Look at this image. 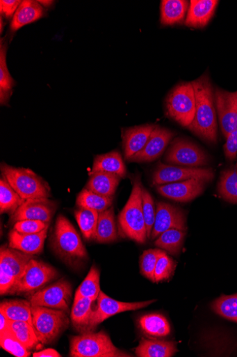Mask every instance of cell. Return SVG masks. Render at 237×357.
<instances>
[{
  "mask_svg": "<svg viewBox=\"0 0 237 357\" xmlns=\"http://www.w3.org/2000/svg\"><path fill=\"white\" fill-rule=\"evenodd\" d=\"M191 83L195 93L196 109L194 119L188 128L202 139L215 144L218 140V114L210 77L204 75Z\"/></svg>",
  "mask_w": 237,
  "mask_h": 357,
  "instance_id": "cell-1",
  "label": "cell"
},
{
  "mask_svg": "<svg viewBox=\"0 0 237 357\" xmlns=\"http://www.w3.org/2000/svg\"><path fill=\"white\" fill-rule=\"evenodd\" d=\"M51 247L66 264L78 265L88 259V252L72 222L60 215L56 219L51 237Z\"/></svg>",
  "mask_w": 237,
  "mask_h": 357,
  "instance_id": "cell-2",
  "label": "cell"
},
{
  "mask_svg": "<svg viewBox=\"0 0 237 357\" xmlns=\"http://www.w3.org/2000/svg\"><path fill=\"white\" fill-rule=\"evenodd\" d=\"M142 189L140 178H135L130 197L118 218L122 237L142 244L148 239L143 213Z\"/></svg>",
  "mask_w": 237,
  "mask_h": 357,
  "instance_id": "cell-3",
  "label": "cell"
},
{
  "mask_svg": "<svg viewBox=\"0 0 237 357\" xmlns=\"http://www.w3.org/2000/svg\"><path fill=\"white\" fill-rule=\"evenodd\" d=\"M1 172L2 176L24 201L49 199L51 197L49 184L31 169L3 164Z\"/></svg>",
  "mask_w": 237,
  "mask_h": 357,
  "instance_id": "cell-4",
  "label": "cell"
},
{
  "mask_svg": "<svg viewBox=\"0 0 237 357\" xmlns=\"http://www.w3.org/2000/svg\"><path fill=\"white\" fill-rule=\"evenodd\" d=\"M31 313L33 328L44 344L55 342L70 326L69 314L63 310L31 306Z\"/></svg>",
  "mask_w": 237,
  "mask_h": 357,
  "instance_id": "cell-5",
  "label": "cell"
},
{
  "mask_svg": "<svg viewBox=\"0 0 237 357\" xmlns=\"http://www.w3.org/2000/svg\"><path fill=\"white\" fill-rule=\"evenodd\" d=\"M70 356L73 357L131 356L117 349L105 332L87 333L72 337Z\"/></svg>",
  "mask_w": 237,
  "mask_h": 357,
  "instance_id": "cell-6",
  "label": "cell"
},
{
  "mask_svg": "<svg viewBox=\"0 0 237 357\" xmlns=\"http://www.w3.org/2000/svg\"><path fill=\"white\" fill-rule=\"evenodd\" d=\"M166 109L169 116L183 127L192 123L196 109L195 93L191 82L177 85L167 97Z\"/></svg>",
  "mask_w": 237,
  "mask_h": 357,
  "instance_id": "cell-7",
  "label": "cell"
},
{
  "mask_svg": "<svg viewBox=\"0 0 237 357\" xmlns=\"http://www.w3.org/2000/svg\"><path fill=\"white\" fill-rule=\"evenodd\" d=\"M58 271L51 266L31 259L23 273L10 291V295L33 293L58 277Z\"/></svg>",
  "mask_w": 237,
  "mask_h": 357,
  "instance_id": "cell-8",
  "label": "cell"
},
{
  "mask_svg": "<svg viewBox=\"0 0 237 357\" xmlns=\"http://www.w3.org/2000/svg\"><path fill=\"white\" fill-rule=\"evenodd\" d=\"M72 298V284L62 279L36 291L31 296L29 302L31 306L61 310L69 314Z\"/></svg>",
  "mask_w": 237,
  "mask_h": 357,
  "instance_id": "cell-9",
  "label": "cell"
},
{
  "mask_svg": "<svg viewBox=\"0 0 237 357\" xmlns=\"http://www.w3.org/2000/svg\"><path fill=\"white\" fill-rule=\"evenodd\" d=\"M165 160L169 165L191 168L206 166L209 164V155L197 146L184 139L173 141L166 152Z\"/></svg>",
  "mask_w": 237,
  "mask_h": 357,
  "instance_id": "cell-10",
  "label": "cell"
},
{
  "mask_svg": "<svg viewBox=\"0 0 237 357\" xmlns=\"http://www.w3.org/2000/svg\"><path fill=\"white\" fill-rule=\"evenodd\" d=\"M214 176L215 172L212 169L181 167L159 163L154 173L153 185H160L189 179H200L210 183Z\"/></svg>",
  "mask_w": 237,
  "mask_h": 357,
  "instance_id": "cell-11",
  "label": "cell"
},
{
  "mask_svg": "<svg viewBox=\"0 0 237 357\" xmlns=\"http://www.w3.org/2000/svg\"><path fill=\"white\" fill-rule=\"evenodd\" d=\"M97 301V307L93 311L88 333L94 331L99 324L112 316L145 308L156 302V300L140 303H122L108 297L103 291H100Z\"/></svg>",
  "mask_w": 237,
  "mask_h": 357,
  "instance_id": "cell-12",
  "label": "cell"
},
{
  "mask_svg": "<svg viewBox=\"0 0 237 357\" xmlns=\"http://www.w3.org/2000/svg\"><path fill=\"white\" fill-rule=\"evenodd\" d=\"M215 102L221 131L227 138L229 134L237 131V91L229 92L217 88Z\"/></svg>",
  "mask_w": 237,
  "mask_h": 357,
  "instance_id": "cell-13",
  "label": "cell"
},
{
  "mask_svg": "<svg viewBox=\"0 0 237 357\" xmlns=\"http://www.w3.org/2000/svg\"><path fill=\"white\" fill-rule=\"evenodd\" d=\"M170 229L187 231L185 213L177 206L159 202L156 206V219L151 239H157L161 234Z\"/></svg>",
  "mask_w": 237,
  "mask_h": 357,
  "instance_id": "cell-14",
  "label": "cell"
},
{
  "mask_svg": "<svg viewBox=\"0 0 237 357\" xmlns=\"http://www.w3.org/2000/svg\"><path fill=\"white\" fill-rule=\"evenodd\" d=\"M208 183L200 179H189L180 182L157 185L161 196L178 202H189L204 191Z\"/></svg>",
  "mask_w": 237,
  "mask_h": 357,
  "instance_id": "cell-15",
  "label": "cell"
},
{
  "mask_svg": "<svg viewBox=\"0 0 237 357\" xmlns=\"http://www.w3.org/2000/svg\"><path fill=\"white\" fill-rule=\"evenodd\" d=\"M56 211V203L49 199H29L11 215L10 221L15 223L24 220H33L50 223Z\"/></svg>",
  "mask_w": 237,
  "mask_h": 357,
  "instance_id": "cell-16",
  "label": "cell"
},
{
  "mask_svg": "<svg viewBox=\"0 0 237 357\" xmlns=\"http://www.w3.org/2000/svg\"><path fill=\"white\" fill-rule=\"evenodd\" d=\"M174 135L170 130L156 126L144 149L129 160L138 163L155 160L163 153Z\"/></svg>",
  "mask_w": 237,
  "mask_h": 357,
  "instance_id": "cell-17",
  "label": "cell"
},
{
  "mask_svg": "<svg viewBox=\"0 0 237 357\" xmlns=\"http://www.w3.org/2000/svg\"><path fill=\"white\" fill-rule=\"evenodd\" d=\"M156 126L144 125L125 129L123 132L124 157L129 160L142 151L149 141Z\"/></svg>",
  "mask_w": 237,
  "mask_h": 357,
  "instance_id": "cell-18",
  "label": "cell"
},
{
  "mask_svg": "<svg viewBox=\"0 0 237 357\" xmlns=\"http://www.w3.org/2000/svg\"><path fill=\"white\" fill-rule=\"evenodd\" d=\"M218 3L217 0H191L186 25L195 28L206 26L213 17Z\"/></svg>",
  "mask_w": 237,
  "mask_h": 357,
  "instance_id": "cell-19",
  "label": "cell"
},
{
  "mask_svg": "<svg viewBox=\"0 0 237 357\" xmlns=\"http://www.w3.org/2000/svg\"><path fill=\"white\" fill-rule=\"evenodd\" d=\"M48 229L35 234H20L13 229L9 234V247L31 255L40 254L44 249Z\"/></svg>",
  "mask_w": 237,
  "mask_h": 357,
  "instance_id": "cell-20",
  "label": "cell"
},
{
  "mask_svg": "<svg viewBox=\"0 0 237 357\" xmlns=\"http://www.w3.org/2000/svg\"><path fill=\"white\" fill-rule=\"evenodd\" d=\"M177 342L142 338L135 354L139 357H171L177 351Z\"/></svg>",
  "mask_w": 237,
  "mask_h": 357,
  "instance_id": "cell-21",
  "label": "cell"
},
{
  "mask_svg": "<svg viewBox=\"0 0 237 357\" xmlns=\"http://www.w3.org/2000/svg\"><path fill=\"white\" fill-rule=\"evenodd\" d=\"M45 13L44 8L40 2L24 0L13 18L10 29L15 32L24 26L42 18Z\"/></svg>",
  "mask_w": 237,
  "mask_h": 357,
  "instance_id": "cell-22",
  "label": "cell"
},
{
  "mask_svg": "<svg viewBox=\"0 0 237 357\" xmlns=\"http://www.w3.org/2000/svg\"><path fill=\"white\" fill-rule=\"evenodd\" d=\"M90 176L85 188L108 197L114 196L122 178L116 174L106 172L90 173Z\"/></svg>",
  "mask_w": 237,
  "mask_h": 357,
  "instance_id": "cell-23",
  "label": "cell"
},
{
  "mask_svg": "<svg viewBox=\"0 0 237 357\" xmlns=\"http://www.w3.org/2000/svg\"><path fill=\"white\" fill-rule=\"evenodd\" d=\"M95 172L113 174L124 178L126 170L121 154L118 151H113L95 157L91 173Z\"/></svg>",
  "mask_w": 237,
  "mask_h": 357,
  "instance_id": "cell-24",
  "label": "cell"
},
{
  "mask_svg": "<svg viewBox=\"0 0 237 357\" xmlns=\"http://www.w3.org/2000/svg\"><path fill=\"white\" fill-rule=\"evenodd\" d=\"M189 8L185 0H164L161 6V23L163 25H174L182 23Z\"/></svg>",
  "mask_w": 237,
  "mask_h": 357,
  "instance_id": "cell-25",
  "label": "cell"
},
{
  "mask_svg": "<svg viewBox=\"0 0 237 357\" xmlns=\"http://www.w3.org/2000/svg\"><path fill=\"white\" fill-rule=\"evenodd\" d=\"M118 238L114 208L111 207L99 213L95 241L101 243L115 241Z\"/></svg>",
  "mask_w": 237,
  "mask_h": 357,
  "instance_id": "cell-26",
  "label": "cell"
},
{
  "mask_svg": "<svg viewBox=\"0 0 237 357\" xmlns=\"http://www.w3.org/2000/svg\"><path fill=\"white\" fill-rule=\"evenodd\" d=\"M93 303L90 298H81L74 302L71 319L75 329L81 334L88 333L94 311L92 308Z\"/></svg>",
  "mask_w": 237,
  "mask_h": 357,
  "instance_id": "cell-27",
  "label": "cell"
},
{
  "mask_svg": "<svg viewBox=\"0 0 237 357\" xmlns=\"http://www.w3.org/2000/svg\"><path fill=\"white\" fill-rule=\"evenodd\" d=\"M141 330L148 336L165 337L171 333L170 324L160 314H149L139 319Z\"/></svg>",
  "mask_w": 237,
  "mask_h": 357,
  "instance_id": "cell-28",
  "label": "cell"
},
{
  "mask_svg": "<svg viewBox=\"0 0 237 357\" xmlns=\"http://www.w3.org/2000/svg\"><path fill=\"white\" fill-rule=\"evenodd\" d=\"M33 255L22 252L10 247L2 246L0 250V263H3L10 267L17 281L25 270Z\"/></svg>",
  "mask_w": 237,
  "mask_h": 357,
  "instance_id": "cell-29",
  "label": "cell"
},
{
  "mask_svg": "<svg viewBox=\"0 0 237 357\" xmlns=\"http://www.w3.org/2000/svg\"><path fill=\"white\" fill-rule=\"evenodd\" d=\"M0 312L11 321H26L32 326L31 304L28 301L22 300L3 301L0 305Z\"/></svg>",
  "mask_w": 237,
  "mask_h": 357,
  "instance_id": "cell-30",
  "label": "cell"
},
{
  "mask_svg": "<svg viewBox=\"0 0 237 357\" xmlns=\"http://www.w3.org/2000/svg\"><path fill=\"white\" fill-rule=\"evenodd\" d=\"M0 102L6 105L12 95L13 89L16 85L7 66V45L1 43L0 47Z\"/></svg>",
  "mask_w": 237,
  "mask_h": 357,
  "instance_id": "cell-31",
  "label": "cell"
},
{
  "mask_svg": "<svg viewBox=\"0 0 237 357\" xmlns=\"http://www.w3.org/2000/svg\"><path fill=\"white\" fill-rule=\"evenodd\" d=\"M113 197L101 196L87 188L79 195L76 204L79 208H85L101 213L112 207Z\"/></svg>",
  "mask_w": 237,
  "mask_h": 357,
  "instance_id": "cell-32",
  "label": "cell"
},
{
  "mask_svg": "<svg viewBox=\"0 0 237 357\" xmlns=\"http://www.w3.org/2000/svg\"><path fill=\"white\" fill-rule=\"evenodd\" d=\"M25 201L2 176L0 180V213L13 215Z\"/></svg>",
  "mask_w": 237,
  "mask_h": 357,
  "instance_id": "cell-33",
  "label": "cell"
},
{
  "mask_svg": "<svg viewBox=\"0 0 237 357\" xmlns=\"http://www.w3.org/2000/svg\"><path fill=\"white\" fill-rule=\"evenodd\" d=\"M99 270L92 266L88 275L76 291L74 301L81 298H90L94 302L100 293Z\"/></svg>",
  "mask_w": 237,
  "mask_h": 357,
  "instance_id": "cell-34",
  "label": "cell"
},
{
  "mask_svg": "<svg viewBox=\"0 0 237 357\" xmlns=\"http://www.w3.org/2000/svg\"><path fill=\"white\" fill-rule=\"evenodd\" d=\"M75 217L81 231L88 241H95L99 213L88 208H79Z\"/></svg>",
  "mask_w": 237,
  "mask_h": 357,
  "instance_id": "cell-35",
  "label": "cell"
},
{
  "mask_svg": "<svg viewBox=\"0 0 237 357\" xmlns=\"http://www.w3.org/2000/svg\"><path fill=\"white\" fill-rule=\"evenodd\" d=\"M186 231L179 229H170L159 236L155 241V245L173 255H179L183 248Z\"/></svg>",
  "mask_w": 237,
  "mask_h": 357,
  "instance_id": "cell-36",
  "label": "cell"
},
{
  "mask_svg": "<svg viewBox=\"0 0 237 357\" xmlns=\"http://www.w3.org/2000/svg\"><path fill=\"white\" fill-rule=\"evenodd\" d=\"M220 196L226 202L237 204V170L227 169L222 173L219 183Z\"/></svg>",
  "mask_w": 237,
  "mask_h": 357,
  "instance_id": "cell-37",
  "label": "cell"
},
{
  "mask_svg": "<svg viewBox=\"0 0 237 357\" xmlns=\"http://www.w3.org/2000/svg\"><path fill=\"white\" fill-rule=\"evenodd\" d=\"M10 328L19 342L28 350L35 348L40 342L31 324L23 321H11Z\"/></svg>",
  "mask_w": 237,
  "mask_h": 357,
  "instance_id": "cell-38",
  "label": "cell"
},
{
  "mask_svg": "<svg viewBox=\"0 0 237 357\" xmlns=\"http://www.w3.org/2000/svg\"><path fill=\"white\" fill-rule=\"evenodd\" d=\"M212 309L222 317L237 323V294L222 296L213 302Z\"/></svg>",
  "mask_w": 237,
  "mask_h": 357,
  "instance_id": "cell-39",
  "label": "cell"
},
{
  "mask_svg": "<svg viewBox=\"0 0 237 357\" xmlns=\"http://www.w3.org/2000/svg\"><path fill=\"white\" fill-rule=\"evenodd\" d=\"M177 264L174 259L163 252L158 259L155 268V282L158 283L170 280L174 275Z\"/></svg>",
  "mask_w": 237,
  "mask_h": 357,
  "instance_id": "cell-40",
  "label": "cell"
},
{
  "mask_svg": "<svg viewBox=\"0 0 237 357\" xmlns=\"http://www.w3.org/2000/svg\"><path fill=\"white\" fill-rule=\"evenodd\" d=\"M0 346L16 357H28L31 352L15 337L11 328L0 334Z\"/></svg>",
  "mask_w": 237,
  "mask_h": 357,
  "instance_id": "cell-41",
  "label": "cell"
},
{
  "mask_svg": "<svg viewBox=\"0 0 237 357\" xmlns=\"http://www.w3.org/2000/svg\"><path fill=\"white\" fill-rule=\"evenodd\" d=\"M163 252L158 249H150L145 251L140 257V272L152 282H155V268L158 259Z\"/></svg>",
  "mask_w": 237,
  "mask_h": 357,
  "instance_id": "cell-42",
  "label": "cell"
},
{
  "mask_svg": "<svg viewBox=\"0 0 237 357\" xmlns=\"http://www.w3.org/2000/svg\"><path fill=\"white\" fill-rule=\"evenodd\" d=\"M142 206L147 238L151 239L156 211L155 210L154 202L151 194L145 188L142 189Z\"/></svg>",
  "mask_w": 237,
  "mask_h": 357,
  "instance_id": "cell-43",
  "label": "cell"
},
{
  "mask_svg": "<svg viewBox=\"0 0 237 357\" xmlns=\"http://www.w3.org/2000/svg\"><path fill=\"white\" fill-rule=\"evenodd\" d=\"M49 223L33 220H24L15 223L14 229L20 234H35L48 229Z\"/></svg>",
  "mask_w": 237,
  "mask_h": 357,
  "instance_id": "cell-44",
  "label": "cell"
},
{
  "mask_svg": "<svg viewBox=\"0 0 237 357\" xmlns=\"http://www.w3.org/2000/svg\"><path fill=\"white\" fill-rule=\"evenodd\" d=\"M227 142L224 146L226 158L233 161L237 155V131L233 132L227 137Z\"/></svg>",
  "mask_w": 237,
  "mask_h": 357,
  "instance_id": "cell-45",
  "label": "cell"
},
{
  "mask_svg": "<svg viewBox=\"0 0 237 357\" xmlns=\"http://www.w3.org/2000/svg\"><path fill=\"white\" fill-rule=\"evenodd\" d=\"M22 1L19 0H1L0 1V13L7 19L14 17L16 11Z\"/></svg>",
  "mask_w": 237,
  "mask_h": 357,
  "instance_id": "cell-46",
  "label": "cell"
},
{
  "mask_svg": "<svg viewBox=\"0 0 237 357\" xmlns=\"http://www.w3.org/2000/svg\"><path fill=\"white\" fill-rule=\"evenodd\" d=\"M33 357H60L61 355L54 349H46L33 354Z\"/></svg>",
  "mask_w": 237,
  "mask_h": 357,
  "instance_id": "cell-47",
  "label": "cell"
},
{
  "mask_svg": "<svg viewBox=\"0 0 237 357\" xmlns=\"http://www.w3.org/2000/svg\"><path fill=\"white\" fill-rule=\"evenodd\" d=\"M10 329V320L3 312H0V334Z\"/></svg>",
  "mask_w": 237,
  "mask_h": 357,
  "instance_id": "cell-48",
  "label": "cell"
},
{
  "mask_svg": "<svg viewBox=\"0 0 237 357\" xmlns=\"http://www.w3.org/2000/svg\"><path fill=\"white\" fill-rule=\"evenodd\" d=\"M3 18L1 17V33H3Z\"/></svg>",
  "mask_w": 237,
  "mask_h": 357,
  "instance_id": "cell-49",
  "label": "cell"
},
{
  "mask_svg": "<svg viewBox=\"0 0 237 357\" xmlns=\"http://www.w3.org/2000/svg\"><path fill=\"white\" fill-rule=\"evenodd\" d=\"M236 169L237 170V163L236 165V167H235Z\"/></svg>",
  "mask_w": 237,
  "mask_h": 357,
  "instance_id": "cell-50",
  "label": "cell"
}]
</instances>
